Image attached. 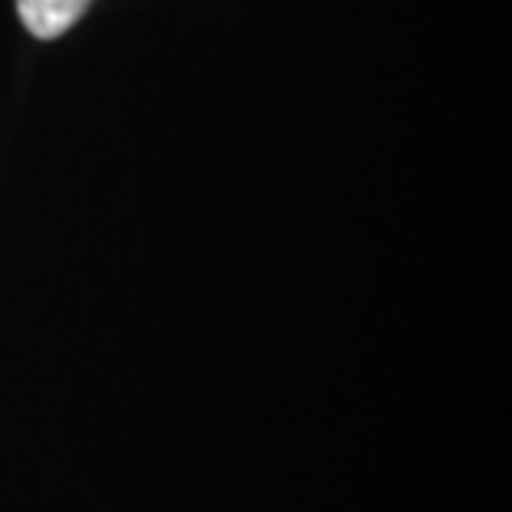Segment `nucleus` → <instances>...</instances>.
Listing matches in <instances>:
<instances>
[{
	"label": "nucleus",
	"mask_w": 512,
	"mask_h": 512,
	"mask_svg": "<svg viewBox=\"0 0 512 512\" xmlns=\"http://www.w3.org/2000/svg\"><path fill=\"white\" fill-rule=\"evenodd\" d=\"M90 0H17V14L30 34L40 40H54L67 34L87 14Z\"/></svg>",
	"instance_id": "nucleus-1"
}]
</instances>
